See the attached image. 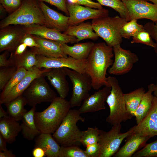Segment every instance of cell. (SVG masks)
<instances>
[{
  "mask_svg": "<svg viewBox=\"0 0 157 157\" xmlns=\"http://www.w3.org/2000/svg\"><path fill=\"white\" fill-rule=\"evenodd\" d=\"M114 55L113 47L105 42L94 43L87 59L85 68V73L91 78L94 89L98 90L103 86L110 87L106 75L113 63Z\"/></svg>",
  "mask_w": 157,
  "mask_h": 157,
  "instance_id": "6da1fadb",
  "label": "cell"
},
{
  "mask_svg": "<svg viewBox=\"0 0 157 157\" xmlns=\"http://www.w3.org/2000/svg\"><path fill=\"white\" fill-rule=\"evenodd\" d=\"M69 101L57 97L43 111L35 112V124L41 133H53L70 110Z\"/></svg>",
  "mask_w": 157,
  "mask_h": 157,
  "instance_id": "7a4b0ae2",
  "label": "cell"
},
{
  "mask_svg": "<svg viewBox=\"0 0 157 157\" xmlns=\"http://www.w3.org/2000/svg\"><path fill=\"white\" fill-rule=\"evenodd\" d=\"M33 24L46 26L39 3L35 0H24L19 8L0 21V28L12 25L25 26Z\"/></svg>",
  "mask_w": 157,
  "mask_h": 157,
  "instance_id": "3957f363",
  "label": "cell"
},
{
  "mask_svg": "<svg viewBox=\"0 0 157 157\" xmlns=\"http://www.w3.org/2000/svg\"><path fill=\"white\" fill-rule=\"evenodd\" d=\"M107 81L111 89L106 101L110 109L106 121L113 126L131 119L133 116L127 110L124 93L118 80L115 77L109 76L107 78Z\"/></svg>",
  "mask_w": 157,
  "mask_h": 157,
  "instance_id": "277c9868",
  "label": "cell"
},
{
  "mask_svg": "<svg viewBox=\"0 0 157 157\" xmlns=\"http://www.w3.org/2000/svg\"><path fill=\"white\" fill-rule=\"evenodd\" d=\"M78 110L70 109L62 122L52 135L57 142L62 146L81 144L83 133L77 125L78 122H84L85 118L81 115Z\"/></svg>",
  "mask_w": 157,
  "mask_h": 157,
  "instance_id": "5b68a950",
  "label": "cell"
},
{
  "mask_svg": "<svg viewBox=\"0 0 157 157\" xmlns=\"http://www.w3.org/2000/svg\"><path fill=\"white\" fill-rule=\"evenodd\" d=\"M127 22L117 16L93 19L91 23L94 31L98 36L101 38L107 45L113 47L121 45L122 38L120 30Z\"/></svg>",
  "mask_w": 157,
  "mask_h": 157,
  "instance_id": "8992f818",
  "label": "cell"
},
{
  "mask_svg": "<svg viewBox=\"0 0 157 157\" xmlns=\"http://www.w3.org/2000/svg\"><path fill=\"white\" fill-rule=\"evenodd\" d=\"M135 125L124 133L121 132V123L113 125L106 132L100 130L99 143L100 147L99 157H110L118 151L123 140L133 133Z\"/></svg>",
  "mask_w": 157,
  "mask_h": 157,
  "instance_id": "52a82bcc",
  "label": "cell"
},
{
  "mask_svg": "<svg viewBox=\"0 0 157 157\" xmlns=\"http://www.w3.org/2000/svg\"><path fill=\"white\" fill-rule=\"evenodd\" d=\"M63 69L72 84V93L69 101L70 107L80 106L83 101L89 96V92L92 88L91 78L86 73L67 68Z\"/></svg>",
  "mask_w": 157,
  "mask_h": 157,
  "instance_id": "ba28073f",
  "label": "cell"
},
{
  "mask_svg": "<svg viewBox=\"0 0 157 157\" xmlns=\"http://www.w3.org/2000/svg\"><path fill=\"white\" fill-rule=\"evenodd\" d=\"M22 95L31 107L43 102L51 103L57 97L43 75L35 79Z\"/></svg>",
  "mask_w": 157,
  "mask_h": 157,
  "instance_id": "9c48e42d",
  "label": "cell"
},
{
  "mask_svg": "<svg viewBox=\"0 0 157 157\" xmlns=\"http://www.w3.org/2000/svg\"><path fill=\"white\" fill-rule=\"evenodd\" d=\"M37 63L35 67L40 68H67L82 73H85L87 59H75L69 56L67 57H49L36 55Z\"/></svg>",
  "mask_w": 157,
  "mask_h": 157,
  "instance_id": "30bf717a",
  "label": "cell"
},
{
  "mask_svg": "<svg viewBox=\"0 0 157 157\" xmlns=\"http://www.w3.org/2000/svg\"><path fill=\"white\" fill-rule=\"evenodd\" d=\"M115 58L108 72L111 74L121 75L129 72L134 64L139 60L137 55L130 50L122 48L120 45L113 47Z\"/></svg>",
  "mask_w": 157,
  "mask_h": 157,
  "instance_id": "8fae6325",
  "label": "cell"
},
{
  "mask_svg": "<svg viewBox=\"0 0 157 157\" xmlns=\"http://www.w3.org/2000/svg\"><path fill=\"white\" fill-rule=\"evenodd\" d=\"M69 15V26L78 24L89 19L103 18L108 16V10L104 8L95 9L82 5L67 3Z\"/></svg>",
  "mask_w": 157,
  "mask_h": 157,
  "instance_id": "7c38bea8",
  "label": "cell"
},
{
  "mask_svg": "<svg viewBox=\"0 0 157 157\" xmlns=\"http://www.w3.org/2000/svg\"><path fill=\"white\" fill-rule=\"evenodd\" d=\"M127 7L130 21L133 19H149L157 22V4L151 3L145 0H124Z\"/></svg>",
  "mask_w": 157,
  "mask_h": 157,
  "instance_id": "4fadbf2b",
  "label": "cell"
},
{
  "mask_svg": "<svg viewBox=\"0 0 157 157\" xmlns=\"http://www.w3.org/2000/svg\"><path fill=\"white\" fill-rule=\"evenodd\" d=\"M10 25L0 30V52H14L26 34L23 26Z\"/></svg>",
  "mask_w": 157,
  "mask_h": 157,
  "instance_id": "5bb4252c",
  "label": "cell"
},
{
  "mask_svg": "<svg viewBox=\"0 0 157 157\" xmlns=\"http://www.w3.org/2000/svg\"><path fill=\"white\" fill-rule=\"evenodd\" d=\"M26 33L53 40L61 44L77 42V38L66 35L56 29L39 24L22 26Z\"/></svg>",
  "mask_w": 157,
  "mask_h": 157,
  "instance_id": "9a60e30c",
  "label": "cell"
},
{
  "mask_svg": "<svg viewBox=\"0 0 157 157\" xmlns=\"http://www.w3.org/2000/svg\"><path fill=\"white\" fill-rule=\"evenodd\" d=\"M134 132L150 138L157 135V97L154 96L150 110L141 122L135 125Z\"/></svg>",
  "mask_w": 157,
  "mask_h": 157,
  "instance_id": "2e32d148",
  "label": "cell"
},
{
  "mask_svg": "<svg viewBox=\"0 0 157 157\" xmlns=\"http://www.w3.org/2000/svg\"><path fill=\"white\" fill-rule=\"evenodd\" d=\"M111 87L105 86L89 95L83 102L78 109L81 114L94 112L106 109L105 102L109 94Z\"/></svg>",
  "mask_w": 157,
  "mask_h": 157,
  "instance_id": "e0dca14e",
  "label": "cell"
},
{
  "mask_svg": "<svg viewBox=\"0 0 157 157\" xmlns=\"http://www.w3.org/2000/svg\"><path fill=\"white\" fill-rule=\"evenodd\" d=\"M38 45V47L31 48L37 55L49 57H67V55L63 52L62 44L56 42L32 35Z\"/></svg>",
  "mask_w": 157,
  "mask_h": 157,
  "instance_id": "ac0fdd59",
  "label": "cell"
},
{
  "mask_svg": "<svg viewBox=\"0 0 157 157\" xmlns=\"http://www.w3.org/2000/svg\"><path fill=\"white\" fill-rule=\"evenodd\" d=\"M35 66L27 71L26 74L6 97L0 101V104H5L21 95L35 78L43 75L49 69H41Z\"/></svg>",
  "mask_w": 157,
  "mask_h": 157,
  "instance_id": "d6986e66",
  "label": "cell"
},
{
  "mask_svg": "<svg viewBox=\"0 0 157 157\" xmlns=\"http://www.w3.org/2000/svg\"><path fill=\"white\" fill-rule=\"evenodd\" d=\"M39 3L45 19L46 26L60 32L65 31L69 26V17L51 9L43 2Z\"/></svg>",
  "mask_w": 157,
  "mask_h": 157,
  "instance_id": "ffe728a7",
  "label": "cell"
},
{
  "mask_svg": "<svg viewBox=\"0 0 157 157\" xmlns=\"http://www.w3.org/2000/svg\"><path fill=\"white\" fill-rule=\"evenodd\" d=\"M43 75L46 77L56 89L59 97L63 99L67 96L69 86L66 80L67 76L63 68L49 69Z\"/></svg>",
  "mask_w": 157,
  "mask_h": 157,
  "instance_id": "44dd1931",
  "label": "cell"
},
{
  "mask_svg": "<svg viewBox=\"0 0 157 157\" xmlns=\"http://www.w3.org/2000/svg\"><path fill=\"white\" fill-rule=\"evenodd\" d=\"M124 144L114 155L115 157H131L143 146L150 137L133 133L128 138Z\"/></svg>",
  "mask_w": 157,
  "mask_h": 157,
  "instance_id": "7402d4cb",
  "label": "cell"
},
{
  "mask_svg": "<svg viewBox=\"0 0 157 157\" xmlns=\"http://www.w3.org/2000/svg\"><path fill=\"white\" fill-rule=\"evenodd\" d=\"M21 131V124L13 117L8 115L0 119V134L7 143H13Z\"/></svg>",
  "mask_w": 157,
  "mask_h": 157,
  "instance_id": "603a6c76",
  "label": "cell"
},
{
  "mask_svg": "<svg viewBox=\"0 0 157 157\" xmlns=\"http://www.w3.org/2000/svg\"><path fill=\"white\" fill-rule=\"evenodd\" d=\"M94 31L92 23L87 22L69 26L64 33L76 37L77 38V42H78L86 39L97 40L99 37Z\"/></svg>",
  "mask_w": 157,
  "mask_h": 157,
  "instance_id": "cb8c5ba5",
  "label": "cell"
},
{
  "mask_svg": "<svg viewBox=\"0 0 157 157\" xmlns=\"http://www.w3.org/2000/svg\"><path fill=\"white\" fill-rule=\"evenodd\" d=\"M60 145L51 134L41 133L36 137L34 147L43 149L47 157H59Z\"/></svg>",
  "mask_w": 157,
  "mask_h": 157,
  "instance_id": "d4e9b609",
  "label": "cell"
},
{
  "mask_svg": "<svg viewBox=\"0 0 157 157\" xmlns=\"http://www.w3.org/2000/svg\"><path fill=\"white\" fill-rule=\"evenodd\" d=\"M36 106L32 107L24 115L21 124V132L24 138L29 140H33L41 133L35 123L34 114Z\"/></svg>",
  "mask_w": 157,
  "mask_h": 157,
  "instance_id": "484cf974",
  "label": "cell"
},
{
  "mask_svg": "<svg viewBox=\"0 0 157 157\" xmlns=\"http://www.w3.org/2000/svg\"><path fill=\"white\" fill-rule=\"evenodd\" d=\"M94 44L91 42L76 43L72 46L64 44H62V48L67 55L75 59L83 60L88 58Z\"/></svg>",
  "mask_w": 157,
  "mask_h": 157,
  "instance_id": "4316f807",
  "label": "cell"
},
{
  "mask_svg": "<svg viewBox=\"0 0 157 157\" xmlns=\"http://www.w3.org/2000/svg\"><path fill=\"white\" fill-rule=\"evenodd\" d=\"M36 55L31 49H26L20 55L15 56L11 54L9 60L11 66L23 68L28 71L35 66L37 63Z\"/></svg>",
  "mask_w": 157,
  "mask_h": 157,
  "instance_id": "83f0119b",
  "label": "cell"
},
{
  "mask_svg": "<svg viewBox=\"0 0 157 157\" xmlns=\"http://www.w3.org/2000/svg\"><path fill=\"white\" fill-rule=\"evenodd\" d=\"M155 85L150 84L148 87V90L143 95L141 102L134 114L137 124H138L148 113L151 107Z\"/></svg>",
  "mask_w": 157,
  "mask_h": 157,
  "instance_id": "f1b7e54d",
  "label": "cell"
},
{
  "mask_svg": "<svg viewBox=\"0 0 157 157\" xmlns=\"http://www.w3.org/2000/svg\"><path fill=\"white\" fill-rule=\"evenodd\" d=\"M26 101L22 95L4 104L7 108L8 115L17 121L22 120L24 114L27 111L24 108Z\"/></svg>",
  "mask_w": 157,
  "mask_h": 157,
  "instance_id": "f546056e",
  "label": "cell"
},
{
  "mask_svg": "<svg viewBox=\"0 0 157 157\" xmlns=\"http://www.w3.org/2000/svg\"><path fill=\"white\" fill-rule=\"evenodd\" d=\"M145 92L144 88L141 87L130 92L124 94L127 110L133 117Z\"/></svg>",
  "mask_w": 157,
  "mask_h": 157,
  "instance_id": "4dcf8cb0",
  "label": "cell"
},
{
  "mask_svg": "<svg viewBox=\"0 0 157 157\" xmlns=\"http://www.w3.org/2000/svg\"><path fill=\"white\" fill-rule=\"evenodd\" d=\"M101 6L110 7L119 14L120 17L126 21H130L129 14L126 5L121 0H96Z\"/></svg>",
  "mask_w": 157,
  "mask_h": 157,
  "instance_id": "1f68e13d",
  "label": "cell"
},
{
  "mask_svg": "<svg viewBox=\"0 0 157 157\" xmlns=\"http://www.w3.org/2000/svg\"><path fill=\"white\" fill-rule=\"evenodd\" d=\"M27 70L24 68H17L13 76L2 90L0 95V101L4 99L11 90L24 78Z\"/></svg>",
  "mask_w": 157,
  "mask_h": 157,
  "instance_id": "d6a6232c",
  "label": "cell"
},
{
  "mask_svg": "<svg viewBox=\"0 0 157 157\" xmlns=\"http://www.w3.org/2000/svg\"><path fill=\"white\" fill-rule=\"evenodd\" d=\"M137 20L133 19L124 24L120 30V35L122 38L129 39L139 32L144 29V26L138 24Z\"/></svg>",
  "mask_w": 157,
  "mask_h": 157,
  "instance_id": "836d02e7",
  "label": "cell"
},
{
  "mask_svg": "<svg viewBox=\"0 0 157 157\" xmlns=\"http://www.w3.org/2000/svg\"><path fill=\"white\" fill-rule=\"evenodd\" d=\"M100 130L97 128L88 127L85 131H83L81 139V143L84 146L98 143Z\"/></svg>",
  "mask_w": 157,
  "mask_h": 157,
  "instance_id": "e575fe53",
  "label": "cell"
},
{
  "mask_svg": "<svg viewBox=\"0 0 157 157\" xmlns=\"http://www.w3.org/2000/svg\"><path fill=\"white\" fill-rule=\"evenodd\" d=\"M59 157H88L84 151L77 145L61 146Z\"/></svg>",
  "mask_w": 157,
  "mask_h": 157,
  "instance_id": "d590c367",
  "label": "cell"
},
{
  "mask_svg": "<svg viewBox=\"0 0 157 157\" xmlns=\"http://www.w3.org/2000/svg\"><path fill=\"white\" fill-rule=\"evenodd\" d=\"M133 157H157V140L145 145L142 149L135 152Z\"/></svg>",
  "mask_w": 157,
  "mask_h": 157,
  "instance_id": "8d00e7d4",
  "label": "cell"
},
{
  "mask_svg": "<svg viewBox=\"0 0 157 157\" xmlns=\"http://www.w3.org/2000/svg\"><path fill=\"white\" fill-rule=\"evenodd\" d=\"M131 44L141 43L154 48L156 43L153 40L149 33L145 29L138 33L132 37Z\"/></svg>",
  "mask_w": 157,
  "mask_h": 157,
  "instance_id": "74e56055",
  "label": "cell"
},
{
  "mask_svg": "<svg viewBox=\"0 0 157 157\" xmlns=\"http://www.w3.org/2000/svg\"><path fill=\"white\" fill-rule=\"evenodd\" d=\"M14 66L1 67L0 69V89L2 90L17 70Z\"/></svg>",
  "mask_w": 157,
  "mask_h": 157,
  "instance_id": "f35d334b",
  "label": "cell"
},
{
  "mask_svg": "<svg viewBox=\"0 0 157 157\" xmlns=\"http://www.w3.org/2000/svg\"><path fill=\"white\" fill-rule=\"evenodd\" d=\"M24 0H0V4L10 14L13 13L22 5Z\"/></svg>",
  "mask_w": 157,
  "mask_h": 157,
  "instance_id": "ab89813d",
  "label": "cell"
},
{
  "mask_svg": "<svg viewBox=\"0 0 157 157\" xmlns=\"http://www.w3.org/2000/svg\"><path fill=\"white\" fill-rule=\"evenodd\" d=\"M144 27L145 30L149 33L152 38L156 42V45L154 49L157 54V22H148L144 25Z\"/></svg>",
  "mask_w": 157,
  "mask_h": 157,
  "instance_id": "60d3db41",
  "label": "cell"
},
{
  "mask_svg": "<svg viewBox=\"0 0 157 157\" xmlns=\"http://www.w3.org/2000/svg\"><path fill=\"white\" fill-rule=\"evenodd\" d=\"M67 3L83 5L95 9H101L103 7L99 3L91 0H66Z\"/></svg>",
  "mask_w": 157,
  "mask_h": 157,
  "instance_id": "b9f144b4",
  "label": "cell"
},
{
  "mask_svg": "<svg viewBox=\"0 0 157 157\" xmlns=\"http://www.w3.org/2000/svg\"><path fill=\"white\" fill-rule=\"evenodd\" d=\"M40 2L47 3L56 7L67 15L69 13L67 8L66 0H38Z\"/></svg>",
  "mask_w": 157,
  "mask_h": 157,
  "instance_id": "7bdbcfd3",
  "label": "cell"
},
{
  "mask_svg": "<svg viewBox=\"0 0 157 157\" xmlns=\"http://www.w3.org/2000/svg\"><path fill=\"white\" fill-rule=\"evenodd\" d=\"M85 151L88 157H99L100 147L98 143L87 146Z\"/></svg>",
  "mask_w": 157,
  "mask_h": 157,
  "instance_id": "ee69618b",
  "label": "cell"
},
{
  "mask_svg": "<svg viewBox=\"0 0 157 157\" xmlns=\"http://www.w3.org/2000/svg\"><path fill=\"white\" fill-rule=\"evenodd\" d=\"M26 44L27 47L32 48L38 47V45L32 35L26 33L23 38L21 43Z\"/></svg>",
  "mask_w": 157,
  "mask_h": 157,
  "instance_id": "f6af8a7d",
  "label": "cell"
},
{
  "mask_svg": "<svg viewBox=\"0 0 157 157\" xmlns=\"http://www.w3.org/2000/svg\"><path fill=\"white\" fill-rule=\"evenodd\" d=\"M8 51L4 52L0 55V67L11 66L9 59H7Z\"/></svg>",
  "mask_w": 157,
  "mask_h": 157,
  "instance_id": "bcb514c9",
  "label": "cell"
},
{
  "mask_svg": "<svg viewBox=\"0 0 157 157\" xmlns=\"http://www.w3.org/2000/svg\"><path fill=\"white\" fill-rule=\"evenodd\" d=\"M27 46L25 44L22 43L17 47L15 51L11 54L13 56H19L22 54L26 50Z\"/></svg>",
  "mask_w": 157,
  "mask_h": 157,
  "instance_id": "7dc6e473",
  "label": "cell"
},
{
  "mask_svg": "<svg viewBox=\"0 0 157 157\" xmlns=\"http://www.w3.org/2000/svg\"><path fill=\"white\" fill-rule=\"evenodd\" d=\"M34 157H44L46 156L44 151L39 147H35L32 151Z\"/></svg>",
  "mask_w": 157,
  "mask_h": 157,
  "instance_id": "c3c4849f",
  "label": "cell"
},
{
  "mask_svg": "<svg viewBox=\"0 0 157 157\" xmlns=\"http://www.w3.org/2000/svg\"><path fill=\"white\" fill-rule=\"evenodd\" d=\"M6 140L0 134V151H3L7 150L6 147Z\"/></svg>",
  "mask_w": 157,
  "mask_h": 157,
  "instance_id": "681fc988",
  "label": "cell"
},
{
  "mask_svg": "<svg viewBox=\"0 0 157 157\" xmlns=\"http://www.w3.org/2000/svg\"><path fill=\"white\" fill-rule=\"evenodd\" d=\"M15 155L13 154L11 151L8 150L0 151V157H15Z\"/></svg>",
  "mask_w": 157,
  "mask_h": 157,
  "instance_id": "f907efd6",
  "label": "cell"
},
{
  "mask_svg": "<svg viewBox=\"0 0 157 157\" xmlns=\"http://www.w3.org/2000/svg\"><path fill=\"white\" fill-rule=\"evenodd\" d=\"M8 115L7 112H6L3 109L1 104H0V119Z\"/></svg>",
  "mask_w": 157,
  "mask_h": 157,
  "instance_id": "816d5d0a",
  "label": "cell"
},
{
  "mask_svg": "<svg viewBox=\"0 0 157 157\" xmlns=\"http://www.w3.org/2000/svg\"><path fill=\"white\" fill-rule=\"evenodd\" d=\"M0 18H3V17L4 16L5 14L6 13V12H7L3 6L0 4Z\"/></svg>",
  "mask_w": 157,
  "mask_h": 157,
  "instance_id": "f5cc1de1",
  "label": "cell"
},
{
  "mask_svg": "<svg viewBox=\"0 0 157 157\" xmlns=\"http://www.w3.org/2000/svg\"><path fill=\"white\" fill-rule=\"evenodd\" d=\"M154 96L157 97V83L155 85L154 91L153 92Z\"/></svg>",
  "mask_w": 157,
  "mask_h": 157,
  "instance_id": "db71d44e",
  "label": "cell"
},
{
  "mask_svg": "<svg viewBox=\"0 0 157 157\" xmlns=\"http://www.w3.org/2000/svg\"><path fill=\"white\" fill-rule=\"evenodd\" d=\"M146 1H150L152 2L153 3L157 4V0H145Z\"/></svg>",
  "mask_w": 157,
  "mask_h": 157,
  "instance_id": "11a10c76",
  "label": "cell"
},
{
  "mask_svg": "<svg viewBox=\"0 0 157 157\" xmlns=\"http://www.w3.org/2000/svg\"><path fill=\"white\" fill-rule=\"evenodd\" d=\"M121 0L122 1H123L124 0Z\"/></svg>",
  "mask_w": 157,
  "mask_h": 157,
  "instance_id": "9f6ffc18",
  "label": "cell"
}]
</instances>
